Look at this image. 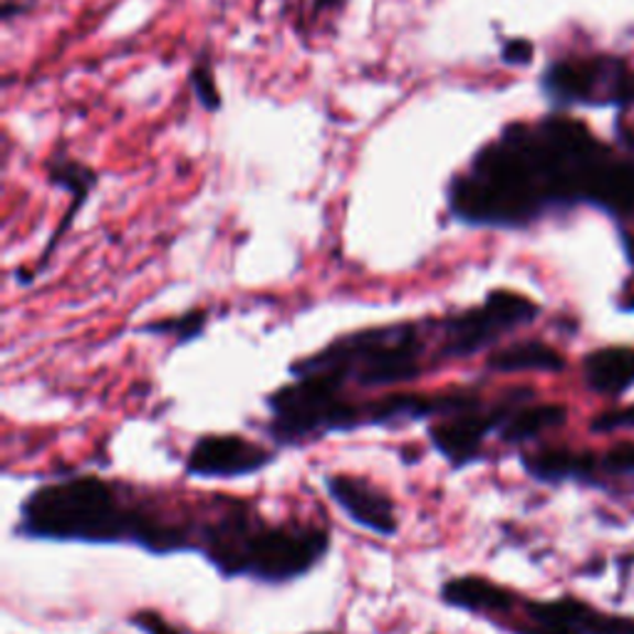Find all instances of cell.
<instances>
[{"instance_id": "obj_21", "label": "cell", "mask_w": 634, "mask_h": 634, "mask_svg": "<svg viewBox=\"0 0 634 634\" xmlns=\"http://www.w3.org/2000/svg\"><path fill=\"white\" fill-rule=\"evenodd\" d=\"M535 47L531 40L525 37H513V40H505L503 47H501V59L505 65H528L533 59Z\"/></svg>"}, {"instance_id": "obj_1", "label": "cell", "mask_w": 634, "mask_h": 634, "mask_svg": "<svg viewBox=\"0 0 634 634\" xmlns=\"http://www.w3.org/2000/svg\"><path fill=\"white\" fill-rule=\"evenodd\" d=\"M614 154L584 124L545 117L513 122L453 174L446 204L453 221L473 228H525L555 208L592 204Z\"/></svg>"}, {"instance_id": "obj_10", "label": "cell", "mask_w": 634, "mask_h": 634, "mask_svg": "<svg viewBox=\"0 0 634 634\" xmlns=\"http://www.w3.org/2000/svg\"><path fill=\"white\" fill-rule=\"evenodd\" d=\"M323 483L330 501L362 531H370L380 538H394L400 533L392 495L380 485L352 473H327Z\"/></svg>"}, {"instance_id": "obj_17", "label": "cell", "mask_w": 634, "mask_h": 634, "mask_svg": "<svg viewBox=\"0 0 634 634\" xmlns=\"http://www.w3.org/2000/svg\"><path fill=\"white\" fill-rule=\"evenodd\" d=\"M211 313L206 307H194L182 315L164 317V320H152L136 327L139 335H152V337H172L174 347H184L188 342L198 340L206 332Z\"/></svg>"}, {"instance_id": "obj_25", "label": "cell", "mask_w": 634, "mask_h": 634, "mask_svg": "<svg viewBox=\"0 0 634 634\" xmlns=\"http://www.w3.org/2000/svg\"><path fill=\"white\" fill-rule=\"evenodd\" d=\"M317 13H325V10H337L342 6V0H313Z\"/></svg>"}, {"instance_id": "obj_26", "label": "cell", "mask_w": 634, "mask_h": 634, "mask_svg": "<svg viewBox=\"0 0 634 634\" xmlns=\"http://www.w3.org/2000/svg\"><path fill=\"white\" fill-rule=\"evenodd\" d=\"M627 310H634V297H632V300L627 303Z\"/></svg>"}, {"instance_id": "obj_18", "label": "cell", "mask_w": 634, "mask_h": 634, "mask_svg": "<svg viewBox=\"0 0 634 634\" xmlns=\"http://www.w3.org/2000/svg\"><path fill=\"white\" fill-rule=\"evenodd\" d=\"M47 178L53 186L63 188V192H67L73 198H85V201L99 182L92 168L85 166L83 162H75V158H69L65 152L50 158Z\"/></svg>"}, {"instance_id": "obj_7", "label": "cell", "mask_w": 634, "mask_h": 634, "mask_svg": "<svg viewBox=\"0 0 634 634\" xmlns=\"http://www.w3.org/2000/svg\"><path fill=\"white\" fill-rule=\"evenodd\" d=\"M624 67L608 57H575L550 63L540 87L553 105H610L620 102Z\"/></svg>"}, {"instance_id": "obj_20", "label": "cell", "mask_w": 634, "mask_h": 634, "mask_svg": "<svg viewBox=\"0 0 634 634\" xmlns=\"http://www.w3.org/2000/svg\"><path fill=\"white\" fill-rule=\"evenodd\" d=\"M129 624L136 627L144 634H184L182 630H176L172 622H168L164 614H158L156 610H136L132 617H129Z\"/></svg>"}, {"instance_id": "obj_8", "label": "cell", "mask_w": 634, "mask_h": 634, "mask_svg": "<svg viewBox=\"0 0 634 634\" xmlns=\"http://www.w3.org/2000/svg\"><path fill=\"white\" fill-rule=\"evenodd\" d=\"M275 459L273 449L241 434H204L188 449L184 471L192 479L233 481L265 471Z\"/></svg>"}, {"instance_id": "obj_4", "label": "cell", "mask_w": 634, "mask_h": 634, "mask_svg": "<svg viewBox=\"0 0 634 634\" xmlns=\"http://www.w3.org/2000/svg\"><path fill=\"white\" fill-rule=\"evenodd\" d=\"M436 317L364 327L291 364V376L325 372L345 386H402L441 370Z\"/></svg>"}, {"instance_id": "obj_6", "label": "cell", "mask_w": 634, "mask_h": 634, "mask_svg": "<svg viewBox=\"0 0 634 634\" xmlns=\"http://www.w3.org/2000/svg\"><path fill=\"white\" fill-rule=\"evenodd\" d=\"M533 400V390L528 386H513L501 400L493 404L479 402L441 419H434L426 426L431 449L451 463V469L463 471L466 466L476 463L483 456V444L491 434L501 431L505 419L513 414L515 406Z\"/></svg>"}, {"instance_id": "obj_15", "label": "cell", "mask_w": 634, "mask_h": 634, "mask_svg": "<svg viewBox=\"0 0 634 634\" xmlns=\"http://www.w3.org/2000/svg\"><path fill=\"white\" fill-rule=\"evenodd\" d=\"M565 422H568V409H565V404H555V402L521 404V406H515L513 414L501 426L499 439L503 444L521 446V444L535 441L545 431L558 429V426H562Z\"/></svg>"}, {"instance_id": "obj_12", "label": "cell", "mask_w": 634, "mask_h": 634, "mask_svg": "<svg viewBox=\"0 0 634 634\" xmlns=\"http://www.w3.org/2000/svg\"><path fill=\"white\" fill-rule=\"evenodd\" d=\"M584 384L598 394H624L634 386V347L614 345L582 360Z\"/></svg>"}, {"instance_id": "obj_14", "label": "cell", "mask_w": 634, "mask_h": 634, "mask_svg": "<svg viewBox=\"0 0 634 634\" xmlns=\"http://www.w3.org/2000/svg\"><path fill=\"white\" fill-rule=\"evenodd\" d=\"M523 471L543 483H562L572 479H588L594 469V456L570 449H540L521 453Z\"/></svg>"}, {"instance_id": "obj_3", "label": "cell", "mask_w": 634, "mask_h": 634, "mask_svg": "<svg viewBox=\"0 0 634 634\" xmlns=\"http://www.w3.org/2000/svg\"><path fill=\"white\" fill-rule=\"evenodd\" d=\"M330 531L315 523H271L248 501L201 509L196 553L223 580L291 584L310 575L330 553Z\"/></svg>"}, {"instance_id": "obj_19", "label": "cell", "mask_w": 634, "mask_h": 634, "mask_svg": "<svg viewBox=\"0 0 634 634\" xmlns=\"http://www.w3.org/2000/svg\"><path fill=\"white\" fill-rule=\"evenodd\" d=\"M188 79H192V87H194V95L198 99V105H201L206 112H218V109H221V92H218L214 69H211V65H208L206 55L196 57Z\"/></svg>"}, {"instance_id": "obj_5", "label": "cell", "mask_w": 634, "mask_h": 634, "mask_svg": "<svg viewBox=\"0 0 634 634\" xmlns=\"http://www.w3.org/2000/svg\"><path fill=\"white\" fill-rule=\"evenodd\" d=\"M538 315L540 307L531 297L499 287L485 295V300L479 305L436 317L441 364L469 360V357L495 347L505 335L531 325Z\"/></svg>"}, {"instance_id": "obj_11", "label": "cell", "mask_w": 634, "mask_h": 634, "mask_svg": "<svg viewBox=\"0 0 634 634\" xmlns=\"http://www.w3.org/2000/svg\"><path fill=\"white\" fill-rule=\"evenodd\" d=\"M439 600L451 610L481 614V617L499 622L505 614L518 608V594L493 582L483 575H459L449 578L439 588Z\"/></svg>"}, {"instance_id": "obj_9", "label": "cell", "mask_w": 634, "mask_h": 634, "mask_svg": "<svg viewBox=\"0 0 634 634\" xmlns=\"http://www.w3.org/2000/svg\"><path fill=\"white\" fill-rule=\"evenodd\" d=\"M525 622L513 634H634V617L594 610L578 598H558L523 604Z\"/></svg>"}, {"instance_id": "obj_2", "label": "cell", "mask_w": 634, "mask_h": 634, "mask_svg": "<svg viewBox=\"0 0 634 634\" xmlns=\"http://www.w3.org/2000/svg\"><path fill=\"white\" fill-rule=\"evenodd\" d=\"M201 511L168 509L134 485L75 473L37 485L18 511L13 533L25 540L134 545L152 555L196 553Z\"/></svg>"}, {"instance_id": "obj_22", "label": "cell", "mask_w": 634, "mask_h": 634, "mask_svg": "<svg viewBox=\"0 0 634 634\" xmlns=\"http://www.w3.org/2000/svg\"><path fill=\"white\" fill-rule=\"evenodd\" d=\"M604 469L617 473H634V444H620L604 456Z\"/></svg>"}, {"instance_id": "obj_23", "label": "cell", "mask_w": 634, "mask_h": 634, "mask_svg": "<svg viewBox=\"0 0 634 634\" xmlns=\"http://www.w3.org/2000/svg\"><path fill=\"white\" fill-rule=\"evenodd\" d=\"M620 426H634V406H630V409L602 414L592 422L594 431H612V429H620Z\"/></svg>"}, {"instance_id": "obj_16", "label": "cell", "mask_w": 634, "mask_h": 634, "mask_svg": "<svg viewBox=\"0 0 634 634\" xmlns=\"http://www.w3.org/2000/svg\"><path fill=\"white\" fill-rule=\"evenodd\" d=\"M592 206L610 214H634V162L614 156L594 192Z\"/></svg>"}, {"instance_id": "obj_24", "label": "cell", "mask_w": 634, "mask_h": 634, "mask_svg": "<svg viewBox=\"0 0 634 634\" xmlns=\"http://www.w3.org/2000/svg\"><path fill=\"white\" fill-rule=\"evenodd\" d=\"M620 102H634V75H630L627 79H624Z\"/></svg>"}, {"instance_id": "obj_27", "label": "cell", "mask_w": 634, "mask_h": 634, "mask_svg": "<svg viewBox=\"0 0 634 634\" xmlns=\"http://www.w3.org/2000/svg\"><path fill=\"white\" fill-rule=\"evenodd\" d=\"M317 634H327V632H317Z\"/></svg>"}, {"instance_id": "obj_13", "label": "cell", "mask_w": 634, "mask_h": 634, "mask_svg": "<svg viewBox=\"0 0 634 634\" xmlns=\"http://www.w3.org/2000/svg\"><path fill=\"white\" fill-rule=\"evenodd\" d=\"M565 357L540 340H518L505 347H495L485 360V370L499 374L513 372H560Z\"/></svg>"}]
</instances>
